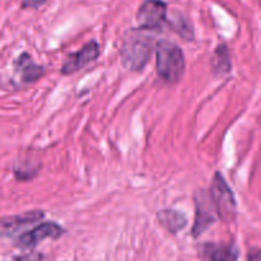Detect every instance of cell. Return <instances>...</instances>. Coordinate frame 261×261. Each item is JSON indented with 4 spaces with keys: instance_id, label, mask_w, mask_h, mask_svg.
I'll return each mask as SVG.
<instances>
[{
    "instance_id": "1",
    "label": "cell",
    "mask_w": 261,
    "mask_h": 261,
    "mask_svg": "<svg viewBox=\"0 0 261 261\" xmlns=\"http://www.w3.org/2000/svg\"><path fill=\"white\" fill-rule=\"evenodd\" d=\"M154 48V41L145 30L134 28L125 35L120 48L121 63L127 70L140 71L149 61L152 51Z\"/></svg>"
},
{
    "instance_id": "2",
    "label": "cell",
    "mask_w": 261,
    "mask_h": 261,
    "mask_svg": "<svg viewBox=\"0 0 261 261\" xmlns=\"http://www.w3.org/2000/svg\"><path fill=\"white\" fill-rule=\"evenodd\" d=\"M157 74L168 83H178L185 74V55L175 42L161 40L155 43Z\"/></svg>"
},
{
    "instance_id": "3",
    "label": "cell",
    "mask_w": 261,
    "mask_h": 261,
    "mask_svg": "<svg viewBox=\"0 0 261 261\" xmlns=\"http://www.w3.org/2000/svg\"><path fill=\"white\" fill-rule=\"evenodd\" d=\"M208 193L213 201L218 218L226 222L233 221L237 213L236 199H234L233 191L231 190L227 181L219 172H217L214 176L211 190Z\"/></svg>"
},
{
    "instance_id": "4",
    "label": "cell",
    "mask_w": 261,
    "mask_h": 261,
    "mask_svg": "<svg viewBox=\"0 0 261 261\" xmlns=\"http://www.w3.org/2000/svg\"><path fill=\"white\" fill-rule=\"evenodd\" d=\"M167 9V4L163 0H145L137 12L139 28L145 31L161 30L168 24Z\"/></svg>"
},
{
    "instance_id": "5",
    "label": "cell",
    "mask_w": 261,
    "mask_h": 261,
    "mask_svg": "<svg viewBox=\"0 0 261 261\" xmlns=\"http://www.w3.org/2000/svg\"><path fill=\"white\" fill-rule=\"evenodd\" d=\"M217 212L211 195L206 190H199L195 194V223L193 236L198 239L217 221Z\"/></svg>"
},
{
    "instance_id": "6",
    "label": "cell",
    "mask_w": 261,
    "mask_h": 261,
    "mask_svg": "<svg viewBox=\"0 0 261 261\" xmlns=\"http://www.w3.org/2000/svg\"><path fill=\"white\" fill-rule=\"evenodd\" d=\"M64 228L55 222H43L31 231L18 237L17 245L20 249H32L45 240H58L64 234Z\"/></svg>"
},
{
    "instance_id": "7",
    "label": "cell",
    "mask_w": 261,
    "mask_h": 261,
    "mask_svg": "<svg viewBox=\"0 0 261 261\" xmlns=\"http://www.w3.org/2000/svg\"><path fill=\"white\" fill-rule=\"evenodd\" d=\"M99 54H101V47H99L98 42L94 40L89 41L79 51L68 55L63 66H61V74L63 75H71V74L82 70L87 65L96 61Z\"/></svg>"
},
{
    "instance_id": "8",
    "label": "cell",
    "mask_w": 261,
    "mask_h": 261,
    "mask_svg": "<svg viewBox=\"0 0 261 261\" xmlns=\"http://www.w3.org/2000/svg\"><path fill=\"white\" fill-rule=\"evenodd\" d=\"M13 73L17 87L30 86L45 74V68L35 63L30 54L22 53L13 64Z\"/></svg>"
},
{
    "instance_id": "9",
    "label": "cell",
    "mask_w": 261,
    "mask_h": 261,
    "mask_svg": "<svg viewBox=\"0 0 261 261\" xmlns=\"http://www.w3.org/2000/svg\"><path fill=\"white\" fill-rule=\"evenodd\" d=\"M45 217L43 212L32 211L25 213L0 218V237H12L20 229L41 221Z\"/></svg>"
},
{
    "instance_id": "10",
    "label": "cell",
    "mask_w": 261,
    "mask_h": 261,
    "mask_svg": "<svg viewBox=\"0 0 261 261\" xmlns=\"http://www.w3.org/2000/svg\"><path fill=\"white\" fill-rule=\"evenodd\" d=\"M203 256L206 261H237L239 250L233 244H205Z\"/></svg>"
},
{
    "instance_id": "11",
    "label": "cell",
    "mask_w": 261,
    "mask_h": 261,
    "mask_svg": "<svg viewBox=\"0 0 261 261\" xmlns=\"http://www.w3.org/2000/svg\"><path fill=\"white\" fill-rule=\"evenodd\" d=\"M157 218L161 226L171 233H177L188 226L186 216L177 211H161L157 214Z\"/></svg>"
},
{
    "instance_id": "12",
    "label": "cell",
    "mask_w": 261,
    "mask_h": 261,
    "mask_svg": "<svg viewBox=\"0 0 261 261\" xmlns=\"http://www.w3.org/2000/svg\"><path fill=\"white\" fill-rule=\"evenodd\" d=\"M216 55L217 58L213 59L214 70L218 71L219 74L228 73V71L231 70V61H229V54L227 46H218L216 51Z\"/></svg>"
},
{
    "instance_id": "13",
    "label": "cell",
    "mask_w": 261,
    "mask_h": 261,
    "mask_svg": "<svg viewBox=\"0 0 261 261\" xmlns=\"http://www.w3.org/2000/svg\"><path fill=\"white\" fill-rule=\"evenodd\" d=\"M175 32H177L178 35L182 36L185 40L188 41H191L194 38V30H193V25H191V23L189 22L186 18H180L178 17L177 19H176V23L173 24V28H172Z\"/></svg>"
},
{
    "instance_id": "14",
    "label": "cell",
    "mask_w": 261,
    "mask_h": 261,
    "mask_svg": "<svg viewBox=\"0 0 261 261\" xmlns=\"http://www.w3.org/2000/svg\"><path fill=\"white\" fill-rule=\"evenodd\" d=\"M46 2H48V0H22V7L36 9V8H40L41 5L45 4Z\"/></svg>"
},
{
    "instance_id": "15",
    "label": "cell",
    "mask_w": 261,
    "mask_h": 261,
    "mask_svg": "<svg viewBox=\"0 0 261 261\" xmlns=\"http://www.w3.org/2000/svg\"><path fill=\"white\" fill-rule=\"evenodd\" d=\"M41 260H42V255L30 254V255H25V256L19 257V259L15 261H41Z\"/></svg>"
},
{
    "instance_id": "16",
    "label": "cell",
    "mask_w": 261,
    "mask_h": 261,
    "mask_svg": "<svg viewBox=\"0 0 261 261\" xmlns=\"http://www.w3.org/2000/svg\"><path fill=\"white\" fill-rule=\"evenodd\" d=\"M261 255L259 249H254L249 252V261H260Z\"/></svg>"
}]
</instances>
